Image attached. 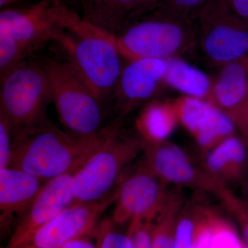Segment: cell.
<instances>
[{"instance_id":"4dcf8cb0","label":"cell","mask_w":248,"mask_h":248,"mask_svg":"<svg viewBox=\"0 0 248 248\" xmlns=\"http://www.w3.org/2000/svg\"><path fill=\"white\" fill-rule=\"evenodd\" d=\"M97 230L93 234L80 236V237L72 240L62 248H99V237L97 238L96 241H94L92 239L93 235L96 234Z\"/></svg>"},{"instance_id":"30bf717a","label":"cell","mask_w":248,"mask_h":248,"mask_svg":"<svg viewBox=\"0 0 248 248\" xmlns=\"http://www.w3.org/2000/svg\"><path fill=\"white\" fill-rule=\"evenodd\" d=\"M142 155L150 169L170 186L189 187L217 197L224 187L218 185L185 150L172 142L145 141Z\"/></svg>"},{"instance_id":"5b68a950","label":"cell","mask_w":248,"mask_h":248,"mask_svg":"<svg viewBox=\"0 0 248 248\" xmlns=\"http://www.w3.org/2000/svg\"><path fill=\"white\" fill-rule=\"evenodd\" d=\"M45 70L52 102L67 133L75 138L92 139L104 128L107 107L94 94L78 69L68 61L45 58Z\"/></svg>"},{"instance_id":"4316f807","label":"cell","mask_w":248,"mask_h":248,"mask_svg":"<svg viewBox=\"0 0 248 248\" xmlns=\"http://www.w3.org/2000/svg\"><path fill=\"white\" fill-rule=\"evenodd\" d=\"M208 0H161V7L170 10L197 20L200 11L208 2Z\"/></svg>"},{"instance_id":"7a4b0ae2","label":"cell","mask_w":248,"mask_h":248,"mask_svg":"<svg viewBox=\"0 0 248 248\" xmlns=\"http://www.w3.org/2000/svg\"><path fill=\"white\" fill-rule=\"evenodd\" d=\"M57 43L104 105L114 99L125 64L113 35L85 22L79 15Z\"/></svg>"},{"instance_id":"7c38bea8","label":"cell","mask_w":248,"mask_h":248,"mask_svg":"<svg viewBox=\"0 0 248 248\" xmlns=\"http://www.w3.org/2000/svg\"><path fill=\"white\" fill-rule=\"evenodd\" d=\"M167 69L166 60L140 58L125 63L114 95V119L124 120L128 114L155 97Z\"/></svg>"},{"instance_id":"1f68e13d","label":"cell","mask_w":248,"mask_h":248,"mask_svg":"<svg viewBox=\"0 0 248 248\" xmlns=\"http://www.w3.org/2000/svg\"><path fill=\"white\" fill-rule=\"evenodd\" d=\"M230 9L239 17L248 21V0H226Z\"/></svg>"},{"instance_id":"2e32d148","label":"cell","mask_w":248,"mask_h":248,"mask_svg":"<svg viewBox=\"0 0 248 248\" xmlns=\"http://www.w3.org/2000/svg\"><path fill=\"white\" fill-rule=\"evenodd\" d=\"M202 167L222 187L241 186L248 170V145L241 137H228L202 155Z\"/></svg>"},{"instance_id":"f546056e","label":"cell","mask_w":248,"mask_h":248,"mask_svg":"<svg viewBox=\"0 0 248 248\" xmlns=\"http://www.w3.org/2000/svg\"><path fill=\"white\" fill-rule=\"evenodd\" d=\"M228 115L234 122L236 130L241 133V138L248 145V100Z\"/></svg>"},{"instance_id":"6da1fadb","label":"cell","mask_w":248,"mask_h":248,"mask_svg":"<svg viewBox=\"0 0 248 248\" xmlns=\"http://www.w3.org/2000/svg\"><path fill=\"white\" fill-rule=\"evenodd\" d=\"M108 124L92 139L75 138L48 120L14 137L9 167L48 181L76 172L102 144Z\"/></svg>"},{"instance_id":"e0dca14e","label":"cell","mask_w":248,"mask_h":248,"mask_svg":"<svg viewBox=\"0 0 248 248\" xmlns=\"http://www.w3.org/2000/svg\"><path fill=\"white\" fill-rule=\"evenodd\" d=\"M46 180L16 168L0 169L1 225L15 215L20 217L32 203Z\"/></svg>"},{"instance_id":"603a6c76","label":"cell","mask_w":248,"mask_h":248,"mask_svg":"<svg viewBox=\"0 0 248 248\" xmlns=\"http://www.w3.org/2000/svg\"><path fill=\"white\" fill-rule=\"evenodd\" d=\"M35 49L0 31V79L25 63Z\"/></svg>"},{"instance_id":"ffe728a7","label":"cell","mask_w":248,"mask_h":248,"mask_svg":"<svg viewBox=\"0 0 248 248\" xmlns=\"http://www.w3.org/2000/svg\"><path fill=\"white\" fill-rule=\"evenodd\" d=\"M179 123L174 102L156 101L148 104L137 121V131L146 142L168 141Z\"/></svg>"},{"instance_id":"8fae6325","label":"cell","mask_w":248,"mask_h":248,"mask_svg":"<svg viewBox=\"0 0 248 248\" xmlns=\"http://www.w3.org/2000/svg\"><path fill=\"white\" fill-rule=\"evenodd\" d=\"M116 190L104 200L76 203L37 230L14 248H62L72 240L97 231V222L108 207L115 203Z\"/></svg>"},{"instance_id":"44dd1931","label":"cell","mask_w":248,"mask_h":248,"mask_svg":"<svg viewBox=\"0 0 248 248\" xmlns=\"http://www.w3.org/2000/svg\"><path fill=\"white\" fill-rule=\"evenodd\" d=\"M186 202L182 187L173 186L164 206L155 218L152 248H174L178 218Z\"/></svg>"},{"instance_id":"d6a6232c","label":"cell","mask_w":248,"mask_h":248,"mask_svg":"<svg viewBox=\"0 0 248 248\" xmlns=\"http://www.w3.org/2000/svg\"><path fill=\"white\" fill-rule=\"evenodd\" d=\"M239 187L240 198L248 208V170Z\"/></svg>"},{"instance_id":"277c9868","label":"cell","mask_w":248,"mask_h":248,"mask_svg":"<svg viewBox=\"0 0 248 248\" xmlns=\"http://www.w3.org/2000/svg\"><path fill=\"white\" fill-rule=\"evenodd\" d=\"M125 60L148 58L167 60L198 46L196 21L159 7L113 35Z\"/></svg>"},{"instance_id":"484cf974","label":"cell","mask_w":248,"mask_h":248,"mask_svg":"<svg viewBox=\"0 0 248 248\" xmlns=\"http://www.w3.org/2000/svg\"><path fill=\"white\" fill-rule=\"evenodd\" d=\"M154 218H138L129 223L127 233L132 248H152Z\"/></svg>"},{"instance_id":"3957f363","label":"cell","mask_w":248,"mask_h":248,"mask_svg":"<svg viewBox=\"0 0 248 248\" xmlns=\"http://www.w3.org/2000/svg\"><path fill=\"white\" fill-rule=\"evenodd\" d=\"M123 120L108 124L102 144L86 160L72 179L71 188L76 203L104 200L115 191L129 166L143 153L145 141L140 134L122 128Z\"/></svg>"},{"instance_id":"e575fe53","label":"cell","mask_w":248,"mask_h":248,"mask_svg":"<svg viewBox=\"0 0 248 248\" xmlns=\"http://www.w3.org/2000/svg\"><path fill=\"white\" fill-rule=\"evenodd\" d=\"M63 1H64L66 4V2H73L76 3V4H79L81 5V7H83V6H84L85 3H86V1H87V0H63Z\"/></svg>"},{"instance_id":"4fadbf2b","label":"cell","mask_w":248,"mask_h":248,"mask_svg":"<svg viewBox=\"0 0 248 248\" xmlns=\"http://www.w3.org/2000/svg\"><path fill=\"white\" fill-rule=\"evenodd\" d=\"M174 104L179 123L192 135L202 156L225 139L236 135L231 117L208 100L183 96Z\"/></svg>"},{"instance_id":"f1b7e54d","label":"cell","mask_w":248,"mask_h":248,"mask_svg":"<svg viewBox=\"0 0 248 248\" xmlns=\"http://www.w3.org/2000/svg\"><path fill=\"white\" fill-rule=\"evenodd\" d=\"M212 248H244L234 231L221 220L217 225Z\"/></svg>"},{"instance_id":"d4e9b609","label":"cell","mask_w":248,"mask_h":248,"mask_svg":"<svg viewBox=\"0 0 248 248\" xmlns=\"http://www.w3.org/2000/svg\"><path fill=\"white\" fill-rule=\"evenodd\" d=\"M110 219L105 220L98 228L99 248H132L128 233L119 231Z\"/></svg>"},{"instance_id":"9c48e42d","label":"cell","mask_w":248,"mask_h":248,"mask_svg":"<svg viewBox=\"0 0 248 248\" xmlns=\"http://www.w3.org/2000/svg\"><path fill=\"white\" fill-rule=\"evenodd\" d=\"M170 185L160 179L143 159L125 173L116 192L111 220L117 226L138 218H154L169 197Z\"/></svg>"},{"instance_id":"52a82bcc","label":"cell","mask_w":248,"mask_h":248,"mask_svg":"<svg viewBox=\"0 0 248 248\" xmlns=\"http://www.w3.org/2000/svg\"><path fill=\"white\" fill-rule=\"evenodd\" d=\"M197 20L198 46L214 65L248 56V21L235 14L226 0H208Z\"/></svg>"},{"instance_id":"7402d4cb","label":"cell","mask_w":248,"mask_h":248,"mask_svg":"<svg viewBox=\"0 0 248 248\" xmlns=\"http://www.w3.org/2000/svg\"><path fill=\"white\" fill-rule=\"evenodd\" d=\"M207 207L196 200L186 202L178 218L173 248H195L196 231Z\"/></svg>"},{"instance_id":"8992f818","label":"cell","mask_w":248,"mask_h":248,"mask_svg":"<svg viewBox=\"0 0 248 248\" xmlns=\"http://www.w3.org/2000/svg\"><path fill=\"white\" fill-rule=\"evenodd\" d=\"M50 102V86L40 63L26 62L1 79L0 115L14 137L46 122V109Z\"/></svg>"},{"instance_id":"9a60e30c","label":"cell","mask_w":248,"mask_h":248,"mask_svg":"<svg viewBox=\"0 0 248 248\" xmlns=\"http://www.w3.org/2000/svg\"><path fill=\"white\" fill-rule=\"evenodd\" d=\"M161 6V0H87L82 7L85 22L115 35Z\"/></svg>"},{"instance_id":"836d02e7","label":"cell","mask_w":248,"mask_h":248,"mask_svg":"<svg viewBox=\"0 0 248 248\" xmlns=\"http://www.w3.org/2000/svg\"><path fill=\"white\" fill-rule=\"evenodd\" d=\"M26 0H0V8L1 10L11 8L14 5L20 4Z\"/></svg>"},{"instance_id":"d6986e66","label":"cell","mask_w":248,"mask_h":248,"mask_svg":"<svg viewBox=\"0 0 248 248\" xmlns=\"http://www.w3.org/2000/svg\"><path fill=\"white\" fill-rule=\"evenodd\" d=\"M164 82L184 96L210 102L213 79L182 58L167 60Z\"/></svg>"},{"instance_id":"ba28073f","label":"cell","mask_w":248,"mask_h":248,"mask_svg":"<svg viewBox=\"0 0 248 248\" xmlns=\"http://www.w3.org/2000/svg\"><path fill=\"white\" fill-rule=\"evenodd\" d=\"M78 16L63 0H40L25 7L1 10L0 31L35 49L56 42Z\"/></svg>"},{"instance_id":"d590c367","label":"cell","mask_w":248,"mask_h":248,"mask_svg":"<svg viewBox=\"0 0 248 248\" xmlns=\"http://www.w3.org/2000/svg\"><path fill=\"white\" fill-rule=\"evenodd\" d=\"M245 62H246V66H247L248 72V56L244 58Z\"/></svg>"},{"instance_id":"cb8c5ba5","label":"cell","mask_w":248,"mask_h":248,"mask_svg":"<svg viewBox=\"0 0 248 248\" xmlns=\"http://www.w3.org/2000/svg\"><path fill=\"white\" fill-rule=\"evenodd\" d=\"M226 210L239 223L248 246V208L232 189L224 187L218 196Z\"/></svg>"},{"instance_id":"83f0119b","label":"cell","mask_w":248,"mask_h":248,"mask_svg":"<svg viewBox=\"0 0 248 248\" xmlns=\"http://www.w3.org/2000/svg\"><path fill=\"white\" fill-rule=\"evenodd\" d=\"M14 141L11 125L2 115H0V169L10 166Z\"/></svg>"},{"instance_id":"ac0fdd59","label":"cell","mask_w":248,"mask_h":248,"mask_svg":"<svg viewBox=\"0 0 248 248\" xmlns=\"http://www.w3.org/2000/svg\"><path fill=\"white\" fill-rule=\"evenodd\" d=\"M248 100V72L244 58L220 67L210 102L230 114Z\"/></svg>"},{"instance_id":"5bb4252c","label":"cell","mask_w":248,"mask_h":248,"mask_svg":"<svg viewBox=\"0 0 248 248\" xmlns=\"http://www.w3.org/2000/svg\"><path fill=\"white\" fill-rule=\"evenodd\" d=\"M76 172L47 181L40 193L19 217L7 248L17 247L38 228L62 211L76 204L71 184Z\"/></svg>"}]
</instances>
